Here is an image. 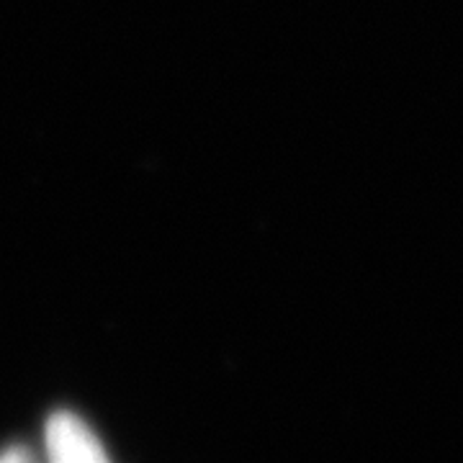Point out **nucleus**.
Wrapping results in <instances>:
<instances>
[{"mask_svg": "<svg viewBox=\"0 0 463 463\" xmlns=\"http://www.w3.org/2000/svg\"><path fill=\"white\" fill-rule=\"evenodd\" d=\"M0 463H26V450L24 448H8L0 456Z\"/></svg>", "mask_w": 463, "mask_h": 463, "instance_id": "nucleus-2", "label": "nucleus"}, {"mask_svg": "<svg viewBox=\"0 0 463 463\" xmlns=\"http://www.w3.org/2000/svg\"><path fill=\"white\" fill-rule=\"evenodd\" d=\"M47 446L54 463H109L99 438L72 412L52 414L47 422Z\"/></svg>", "mask_w": 463, "mask_h": 463, "instance_id": "nucleus-1", "label": "nucleus"}]
</instances>
